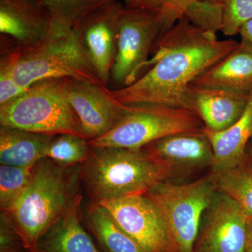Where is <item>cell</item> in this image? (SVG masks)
Instances as JSON below:
<instances>
[{
  "label": "cell",
  "mask_w": 252,
  "mask_h": 252,
  "mask_svg": "<svg viewBox=\"0 0 252 252\" xmlns=\"http://www.w3.org/2000/svg\"><path fill=\"white\" fill-rule=\"evenodd\" d=\"M238 44L219 39L217 32L198 28L183 16L158 39L148 71L130 86L108 88L109 94L126 105L158 104L189 109L190 84Z\"/></svg>",
  "instance_id": "6da1fadb"
},
{
  "label": "cell",
  "mask_w": 252,
  "mask_h": 252,
  "mask_svg": "<svg viewBox=\"0 0 252 252\" xmlns=\"http://www.w3.org/2000/svg\"><path fill=\"white\" fill-rule=\"evenodd\" d=\"M81 185V165L44 158L34 165L29 185L0 217L16 230L26 250L38 252L41 238L74 203Z\"/></svg>",
  "instance_id": "7a4b0ae2"
},
{
  "label": "cell",
  "mask_w": 252,
  "mask_h": 252,
  "mask_svg": "<svg viewBox=\"0 0 252 252\" xmlns=\"http://www.w3.org/2000/svg\"><path fill=\"white\" fill-rule=\"evenodd\" d=\"M170 178L143 149L96 147L81 165V185L91 202L146 194Z\"/></svg>",
  "instance_id": "3957f363"
},
{
  "label": "cell",
  "mask_w": 252,
  "mask_h": 252,
  "mask_svg": "<svg viewBox=\"0 0 252 252\" xmlns=\"http://www.w3.org/2000/svg\"><path fill=\"white\" fill-rule=\"evenodd\" d=\"M1 57L9 63L18 85L26 89L36 81L60 77L102 85L74 29L51 19L39 40Z\"/></svg>",
  "instance_id": "277c9868"
},
{
  "label": "cell",
  "mask_w": 252,
  "mask_h": 252,
  "mask_svg": "<svg viewBox=\"0 0 252 252\" xmlns=\"http://www.w3.org/2000/svg\"><path fill=\"white\" fill-rule=\"evenodd\" d=\"M72 82L70 78L60 77L32 84L21 95L0 105V126L47 135L74 134L86 138L69 102Z\"/></svg>",
  "instance_id": "5b68a950"
},
{
  "label": "cell",
  "mask_w": 252,
  "mask_h": 252,
  "mask_svg": "<svg viewBox=\"0 0 252 252\" xmlns=\"http://www.w3.org/2000/svg\"><path fill=\"white\" fill-rule=\"evenodd\" d=\"M126 106L125 114L112 130L90 140L92 147L141 149L167 136L205 128L200 118L189 109L158 104Z\"/></svg>",
  "instance_id": "8992f818"
},
{
  "label": "cell",
  "mask_w": 252,
  "mask_h": 252,
  "mask_svg": "<svg viewBox=\"0 0 252 252\" xmlns=\"http://www.w3.org/2000/svg\"><path fill=\"white\" fill-rule=\"evenodd\" d=\"M218 190L212 172L182 185L164 181L146 193L162 214L177 252H193L202 218Z\"/></svg>",
  "instance_id": "52a82bcc"
},
{
  "label": "cell",
  "mask_w": 252,
  "mask_h": 252,
  "mask_svg": "<svg viewBox=\"0 0 252 252\" xmlns=\"http://www.w3.org/2000/svg\"><path fill=\"white\" fill-rule=\"evenodd\" d=\"M183 16L179 13L158 14L124 6L111 72L113 90L130 86L140 77L158 38Z\"/></svg>",
  "instance_id": "ba28073f"
},
{
  "label": "cell",
  "mask_w": 252,
  "mask_h": 252,
  "mask_svg": "<svg viewBox=\"0 0 252 252\" xmlns=\"http://www.w3.org/2000/svg\"><path fill=\"white\" fill-rule=\"evenodd\" d=\"M117 224L147 252H177L162 214L147 194L98 203Z\"/></svg>",
  "instance_id": "9c48e42d"
},
{
  "label": "cell",
  "mask_w": 252,
  "mask_h": 252,
  "mask_svg": "<svg viewBox=\"0 0 252 252\" xmlns=\"http://www.w3.org/2000/svg\"><path fill=\"white\" fill-rule=\"evenodd\" d=\"M124 5L109 0L86 16L74 30L101 84L108 87L117 51L119 22Z\"/></svg>",
  "instance_id": "30bf717a"
},
{
  "label": "cell",
  "mask_w": 252,
  "mask_h": 252,
  "mask_svg": "<svg viewBox=\"0 0 252 252\" xmlns=\"http://www.w3.org/2000/svg\"><path fill=\"white\" fill-rule=\"evenodd\" d=\"M206 213L193 252H245L248 217L238 204L217 193Z\"/></svg>",
  "instance_id": "8fae6325"
},
{
  "label": "cell",
  "mask_w": 252,
  "mask_h": 252,
  "mask_svg": "<svg viewBox=\"0 0 252 252\" xmlns=\"http://www.w3.org/2000/svg\"><path fill=\"white\" fill-rule=\"evenodd\" d=\"M69 100L89 140L112 130L124 117L127 107L112 97L107 86L76 79H72Z\"/></svg>",
  "instance_id": "7c38bea8"
},
{
  "label": "cell",
  "mask_w": 252,
  "mask_h": 252,
  "mask_svg": "<svg viewBox=\"0 0 252 252\" xmlns=\"http://www.w3.org/2000/svg\"><path fill=\"white\" fill-rule=\"evenodd\" d=\"M142 149L166 169L170 177L213 164V149L204 131L167 136Z\"/></svg>",
  "instance_id": "4fadbf2b"
},
{
  "label": "cell",
  "mask_w": 252,
  "mask_h": 252,
  "mask_svg": "<svg viewBox=\"0 0 252 252\" xmlns=\"http://www.w3.org/2000/svg\"><path fill=\"white\" fill-rule=\"evenodd\" d=\"M49 17L32 0H0V52L27 47L40 39Z\"/></svg>",
  "instance_id": "5bb4252c"
},
{
  "label": "cell",
  "mask_w": 252,
  "mask_h": 252,
  "mask_svg": "<svg viewBox=\"0 0 252 252\" xmlns=\"http://www.w3.org/2000/svg\"><path fill=\"white\" fill-rule=\"evenodd\" d=\"M250 94L190 84L187 102L189 110L200 118L207 130L218 132L228 128L240 119Z\"/></svg>",
  "instance_id": "9a60e30c"
},
{
  "label": "cell",
  "mask_w": 252,
  "mask_h": 252,
  "mask_svg": "<svg viewBox=\"0 0 252 252\" xmlns=\"http://www.w3.org/2000/svg\"><path fill=\"white\" fill-rule=\"evenodd\" d=\"M192 84L250 94L252 91V48L240 41L231 53Z\"/></svg>",
  "instance_id": "2e32d148"
},
{
  "label": "cell",
  "mask_w": 252,
  "mask_h": 252,
  "mask_svg": "<svg viewBox=\"0 0 252 252\" xmlns=\"http://www.w3.org/2000/svg\"><path fill=\"white\" fill-rule=\"evenodd\" d=\"M213 149L211 167L216 172L238 166L245 162L247 148L252 140V91L240 119L224 130H204Z\"/></svg>",
  "instance_id": "e0dca14e"
},
{
  "label": "cell",
  "mask_w": 252,
  "mask_h": 252,
  "mask_svg": "<svg viewBox=\"0 0 252 252\" xmlns=\"http://www.w3.org/2000/svg\"><path fill=\"white\" fill-rule=\"evenodd\" d=\"M79 193L63 216L41 238L38 252H99L81 224Z\"/></svg>",
  "instance_id": "ac0fdd59"
},
{
  "label": "cell",
  "mask_w": 252,
  "mask_h": 252,
  "mask_svg": "<svg viewBox=\"0 0 252 252\" xmlns=\"http://www.w3.org/2000/svg\"><path fill=\"white\" fill-rule=\"evenodd\" d=\"M54 136L0 126V162L11 166H34L46 157Z\"/></svg>",
  "instance_id": "d6986e66"
},
{
  "label": "cell",
  "mask_w": 252,
  "mask_h": 252,
  "mask_svg": "<svg viewBox=\"0 0 252 252\" xmlns=\"http://www.w3.org/2000/svg\"><path fill=\"white\" fill-rule=\"evenodd\" d=\"M82 219L104 252H147L117 224L100 204L89 202Z\"/></svg>",
  "instance_id": "ffe728a7"
},
{
  "label": "cell",
  "mask_w": 252,
  "mask_h": 252,
  "mask_svg": "<svg viewBox=\"0 0 252 252\" xmlns=\"http://www.w3.org/2000/svg\"><path fill=\"white\" fill-rule=\"evenodd\" d=\"M245 162L232 168L212 172L219 190L233 199L247 216L252 217V167Z\"/></svg>",
  "instance_id": "44dd1931"
},
{
  "label": "cell",
  "mask_w": 252,
  "mask_h": 252,
  "mask_svg": "<svg viewBox=\"0 0 252 252\" xmlns=\"http://www.w3.org/2000/svg\"><path fill=\"white\" fill-rule=\"evenodd\" d=\"M49 19L75 29L81 21L109 0H32Z\"/></svg>",
  "instance_id": "7402d4cb"
},
{
  "label": "cell",
  "mask_w": 252,
  "mask_h": 252,
  "mask_svg": "<svg viewBox=\"0 0 252 252\" xmlns=\"http://www.w3.org/2000/svg\"><path fill=\"white\" fill-rule=\"evenodd\" d=\"M90 140L74 135L61 134L54 136L46 152V158L63 165H82L90 154Z\"/></svg>",
  "instance_id": "603a6c76"
},
{
  "label": "cell",
  "mask_w": 252,
  "mask_h": 252,
  "mask_svg": "<svg viewBox=\"0 0 252 252\" xmlns=\"http://www.w3.org/2000/svg\"><path fill=\"white\" fill-rule=\"evenodd\" d=\"M34 166H0V210L6 211L29 185Z\"/></svg>",
  "instance_id": "cb8c5ba5"
},
{
  "label": "cell",
  "mask_w": 252,
  "mask_h": 252,
  "mask_svg": "<svg viewBox=\"0 0 252 252\" xmlns=\"http://www.w3.org/2000/svg\"><path fill=\"white\" fill-rule=\"evenodd\" d=\"M185 16L195 26L205 31H220L223 22L221 3L208 1H193Z\"/></svg>",
  "instance_id": "d4e9b609"
},
{
  "label": "cell",
  "mask_w": 252,
  "mask_h": 252,
  "mask_svg": "<svg viewBox=\"0 0 252 252\" xmlns=\"http://www.w3.org/2000/svg\"><path fill=\"white\" fill-rule=\"evenodd\" d=\"M223 22L220 31L225 36L238 34L242 26L252 19V0H221Z\"/></svg>",
  "instance_id": "484cf974"
},
{
  "label": "cell",
  "mask_w": 252,
  "mask_h": 252,
  "mask_svg": "<svg viewBox=\"0 0 252 252\" xmlns=\"http://www.w3.org/2000/svg\"><path fill=\"white\" fill-rule=\"evenodd\" d=\"M126 8L147 10L158 14L179 13L185 16L193 0H119Z\"/></svg>",
  "instance_id": "4316f807"
},
{
  "label": "cell",
  "mask_w": 252,
  "mask_h": 252,
  "mask_svg": "<svg viewBox=\"0 0 252 252\" xmlns=\"http://www.w3.org/2000/svg\"><path fill=\"white\" fill-rule=\"evenodd\" d=\"M27 89L15 81L9 63L4 58L0 59V105L21 95Z\"/></svg>",
  "instance_id": "83f0119b"
},
{
  "label": "cell",
  "mask_w": 252,
  "mask_h": 252,
  "mask_svg": "<svg viewBox=\"0 0 252 252\" xmlns=\"http://www.w3.org/2000/svg\"><path fill=\"white\" fill-rule=\"evenodd\" d=\"M27 251L16 230L0 217V252Z\"/></svg>",
  "instance_id": "f1b7e54d"
},
{
  "label": "cell",
  "mask_w": 252,
  "mask_h": 252,
  "mask_svg": "<svg viewBox=\"0 0 252 252\" xmlns=\"http://www.w3.org/2000/svg\"><path fill=\"white\" fill-rule=\"evenodd\" d=\"M238 34L241 36V41L252 48V19L244 23Z\"/></svg>",
  "instance_id": "f546056e"
},
{
  "label": "cell",
  "mask_w": 252,
  "mask_h": 252,
  "mask_svg": "<svg viewBox=\"0 0 252 252\" xmlns=\"http://www.w3.org/2000/svg\"><path fill=\"white\" fill-rule=\"evenodd\" d=\"M245 252H252V217H248Z\"/></svg>",
  "instance_id": "4dcf8cb0"
},
{
  "label": "cell",
  "mask_w": 252,
  "mask_h": 252,
  "mask_svg": "<svg viewBox=\"0 0 252 252\" xmlns=\"http://www.w3.org/2000/svg\"><path fill=\"white\" fill-rule=\"evenodd\" d=\"M250 148H249V155H250V166L252 167V140H251V142H250V144H249L248 146Z\"/></svg>",
  "instance_id": "1f68e13d"
},
{
  "label": "cell",
  "mask_w": 252,
  "mask_h": 252,
  "mask_svg": "<svg viewBox=\"0 0 252 252\" xmlns=\"http://www.w3.org/2000/svg\"><path fill=\"white\" fill-rule=\"evenodd\" d=\"M193 1H208L211 2L221 3V0H193Z\"/></svg>",
  "instance_id": "d6a6232c"
},
{
  "label": "cell",
  "mask_w": 252,
  "mask_h": 252,
  "mask_svg": "<svg viewBox=\"0 0 252 252\" xmlns=\"http://www.w3.org/2000/svg\"><path fill=\"white\" fill-rule=\"evenodd\" d=\"M23 252H28V251H24Z\"/></svg>",
  "instance_id": "836d02e7"
}]
</instances>
